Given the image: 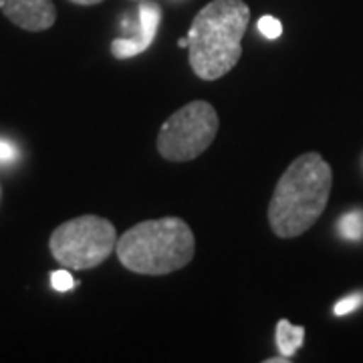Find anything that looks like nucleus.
Listing matches in <instances>:
<instances>
[{
  "label": "nucleus",
  "instance_id": "9",
  "mask_svg": "<svg viewBox=\"0 0 363 363\" xmlns=\"http://www.w3.org/2000/svg\"><path fill=\"white\" fill-rule=\"evenodd\" d=\"M337 233L341 238L351 240V242H359L363 238V210H351L347 214H343L337 222Z\"/></svg>",
  "mask_w": 363,
  "mask_h": 363
},
{
  "label": "nucleus",
  "instance_id": "10",
  "mask_svg": "<svg viewBox=\"0 0 363 363\" xmlns=\"http://www.w3.org/2000/svg\"><path fill=\"white\" fill-rule=\"evenodd\" d=\"M257 28H259V33L262 37H267V39H279L281 35H283V25H281V21L279 18H274L271 14H264V16H260L259 23H257Z\"/></svg>",
  "mask_w": 363,
  "mask_h": 363
},
{
  "label": "nucleus",
  "instance_id": "1",
  "mask_svg": "<svg viewBox=\"0 0 363 363\" xmlns=\"http://www.w3.org/2000/svg\"><path fill=\"white\" fill-rule=\"evenodd\" d=\"M250 23L245 0H212L196 14L188 30V61L202 81H216L242 57V37Z\"/></svg>",
  "mask_w": 363,
  "mask_h": 363
},
{
  "label": "nucleus",
  "instance_id": "8",
  "mask_svg": "<svg viewBox=\"0 0 363 363\" xmlns=\"http://www.w3.org/2000/svg\"><path fill=\"white\" fill-rule=\"evenodd\" d=\"M305 341V327L293 325L286 319H281L277 323V347L281 351L283 357H293L297 350Z\"/></svg>",
  "mask_w": 363,
  "mask_h": 363
},
{
  "label": "nucleus",
  "instance_id": "6",
  "mask_svg": "<svg viewBox=\"0 0 363 363\" xmlns=\"http://www.w3.org/2000/svg\"><path fill=\"white\" fill-rule=\"evenodd\" d=\"M2 14L28 33H40L55 25L57 9L52 0H0Z\"/></svg>",
  "mask_w": 363,
  "mask_h": 363
},
{
  "label": "nucleus",
  "instance_id": "7",
  "mask_svg": "<svg viewBox=\"0 0 363 363\" xmlns=\"http://www.w3.org/2000/svg\"><path fill=\"white\" fill-rule=\"evenodd\" d=\"M138 13H140V23H138L135 37L116 39L111 43V55L116 59L135 57V55H140L145 49H150V45L156 39L157 26H160V21H162V9L157 6L156 2L142 0Z\"/></svg>",
  "mask_w": 363,
  "mask_h": 363
},
{
  "label": "nucleus",
  "instance_id": "3",
  "mask_svg": "<svg viewBox=\"0 0 363 363\" xmlns=\"http://www.w3.org/2000/svg\"><path fill=\"white\" fill-rule=\"evenodd\" d=\"M196 238L178 216L145 220L117 238L116 255L131 272L160 277L184 269L194 259Z\"/></svg>",
  "mask_w": 363,
  "mask_h": 363
},
{
  "label": "nucleus",
  "instance_id": "12",
  "mask_svg": "<svg viewBox=\"0 0 363 363\" xmlns=\"http://www.w3.org/2000/svg\"><path fill=\"white\" fill-rule=\"evenodd\" d=\"M51 285L55 291L59 293H65V291H71L73 286L77 285L73 274L67 271V269H61V271H52L51 272Z\"/></svg>",
  "mask_w": 363,
  "mask_h": 363
},
{
  "label": "nucleus",
  "instance_id": "16",
  "mask_svg": "<svg viewBox=\"0 0 363 363\" xmlns=\"http://www.w3.org/2000/svg\"><path fill=\"white\" fill-rule=\"evenodd\" d=\"M180 47H188V39H180V43H178Z\"/></svg>",
  "mask_w": 363,
  "mask_h": 363
},
{
  "label": "nucleus",
  "instance_id": "11",
  "mask_svg": "<svg viewBox=\"0 0 363 363\" xmlns=\"http://www.w3.org/2000/svg\"><path fill=\"white\" fill-rule=\"evenodd\" d=\"M359 307H363V291L359 293H351L347 297H343L341 301L335 303V307H333V311L339 317H343V315H350V313L357 311Z\"/></svg>",
  "mask_w": 363,
  "mask_h": 363
},
{
  "label": "nucleus",
  "instance_id": "14",
  "mask_svg": "<svg viewBox=\"0 0 363 363\" xmlns=\"http://www.w3.org/2000/svg\"><path fill=\"white\" fill-rule=\"evenodd\" d=\"M69 2L79 4V6H93V4H99V2H104V0H69Z\"/></svg>",
  "mask_w": 363,
  "mask_h": 363
},
{
  "label": "nucleus",
  "instance_id": "15",
  "mask_svg": "<svg viewBox=\"0 0 363 363\" xmlns=\"http://www.w3.org/2000/svg\"><path fill=\"white\" fill-rule=\"evenodd\" d=\"M277 362H289V357H271V359H267V363H277Z\"/></svg>",
  "mask_w": 363,
  "mask_h": 363
},
{
  "label": "nucleus",
  "instance_id": "4",
  "mask_svg": "<svg viewBox=\"0 0 363 363\" xmlns=\"http://www.w3.org/2000/svg\"><path fill=\"white\" fill-rule=\"evenodd\" d=\"M116 245V226L95 214L59 224L49 238L52 259L71 271H87L104 264Z\"/></svg>",
  "mask_w": 363,
  "mask_h": 363
},
{
  "label": "nucleus",
  "instance_id": "13",
  "mask_svg": "<svg viewBox=\"0 0 363 363\" xmlns=\"http://www.w3.org/2000/svg\"><path fill=\"white\" fill-rule=\"evenodd\" d=\"M14 157H16V147L13 143L0 140V162H13Z\"/></svg>",
  "mask_w": 363,
  "mask_h": 363
},
{
  "label": "nucleus",
  "instance_id": "2",
  "mask_svg": "<svg viewBox=\"0 0 363 363\" xmlns=\"http://www.w3.org/2000/svg\"><path fill=\"white\" fill-rule=\"evenodd\" d=\"M333 186L331 166L319 154H303L291 162L269 202V224L281 238L307 233L321 218Z\"/></svg>",
  "mask_w": 363,
  "mask_h": 363
},
{
  "label": "nucleus",
  "instance_id": "5",
  "mask_svg": "<svg viewBox=\"0 0 363 363\" xmlns=\"http://www.w3.org/2000/svg\"><path fill=\"white\" fill-rule=\"evenodd\" d=\"M220 128L218 113L208 101H190L164 121L157 133V152L168 162H190L212 145Z\"/></svg>",
  "mask_w": 363,
  "mask_h": 363
}]
</instances>
